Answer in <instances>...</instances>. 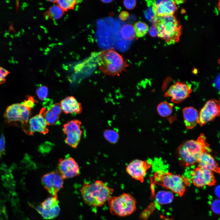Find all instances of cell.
I'll list each match as a JSON object with an SVG mask.
<instances>
[{
  "label": "cell",
  "mask_w": 220,
  "mask_h": 220,
  "mask_svg": "<svg viewBox=\"0 0 220 220\" xmlns=\"http://www.w3.org/2000/svg\"><path fill=\"white\" fill-rule=\"evenodd\" d=\"M114 190L100 180L90 183H84L81 189L84 201L93 207H100L107 202Z\"/></svg>",
  "instance_id": "1"
},
{
  "label": "cell",
  "mask_w": 220,
  "mask_h": 220,
  "mask_svg": "<svg viewBox=\"0 0 220 220\" xmlns=\"http://www.w3.org/2000/svg\"><path fill=\"white\" fill-rule=\"evenodd\" d=\"M97 63L100 71L105 76H119L128 66L123 56L113 49L101 52Z\"/></svg>",
  "instance_id": "2"
},
{
  "label": "cell",
  "mask_w": 220,
  "mask_h": 220,
  "mask_svg": "<svg viewBox=\"0 0 220 220\" xmlns=\"http://www.w3.org/2000/svg\"><path fill=\"white\" fill-rule=\"evenodd\" d=\"M153 21L156 28L158 37L169 44L178 41L182 32V27L174 14L156 16Z\"/></svg>",
  "instance_id": "3"
},
{
  "label": "cell",
  "mask_w": 220,
  "mask_h": 220,
  "mask_svg": "<svg viewBox=\"0 0 220 220\" xmlns=\"http://www.w3.org/2000/svg\"><path fill=\"white\" fill-rule=\"evenodd\" d=\"M209 147L204 134H201L196 140H189L182 144L178 149L181 160L187 166L197 162L200 155L208 152Z\"/></svg>",
  "instance_id": "4"
},
{
  "label": "cell",
  "mask_w": 220,
  "mask_h": 220,
  "mask_svg": "<svg viewBox=\"0 0 220 220\" xmlns=\"http://www.w3.org/2000/svg\"><path fill=\"white\" fill-rule=\"evenodd\" d=\"M154 180L157 184L179 195L183 194L186 186L189 183L188 178L161 170H157L154 173Z\"/></svg>",
  "instance_id": "5"
},
{
  "label": "cell",
  "mask_w": 220,
  "mask_h": 220,
  "mask_svg": "<svg viewBox=\"0 0 220 220\" xmlns=\"http://www.w3.org/2000/svg\"><path fill=\"white\" fill-rule=\"evenodd\" d=\"M107 202L110 212L113 215L127 216L136 209V200L130 193H124L118 196H111Z\"/></svg>",
  "instance_id": "6"
},
{
  "label": "cell",
  "mask_w": 220,
  "mask_h": 220,
  "mask_svg": "<svg viewBox=\"0 0 220 220\" xmlns=\"http://www.w3.org/2000/svg\"><path fill=\"white\" fill-rule=\"evenodd\" d=\"M81 122L77 119L68 121L63 125V132L66 136L65 143L70 146L76 148L79 143L82 131Z\"/></svg>",
  "instance_id": "7"
},
{
  "label": "cell",
  "mask_w": 220,
  "mask_h": 220,
  "mask_svg": "<svg viewBox=\"0 0 220 220\" xmlns=\"http://www.w3.org/2000/svg\"><path fill=\"white\" fill-rule=\"evenodd\" d=\"M192 90L190 85L183 82L177 81L169 87L164 96L171 97L172 102L179 103L189 97Z\"/></svg>",
  "instance_id": "8"
},
{
  "label": "cell",
  "mask_w": 220,
  "mask_h": 220,
  "mask_svg": "<svg viewBox=\"0 0 220 220\" xmlns=\"http://www.w3.org/2000/svg\"><path fill=\"white\" fill-rule=\"evenodd\" d=\"M151 165V163L147 160L135 159L127 165L126 171L132 178L142 183Z\"/></svg>",
  "instance_id": "9"
},
{
  "label": "cell",
  "mask_w": 220,
  "mask_h": 220,
  "mask_svg": "<svg viewBox=\"0 0 220 220\" xmlns=\"http://www.w3.org/2000/svg\"><path fill=\"white\" fill-rule=\"evenodd\" d=\"M220 101L212 99L207 101L199 113L198 123L202 126L213 121L220 115Z\"/></svg>",
  "instance_id": "10"
},
{
  "label": "cell",
  "mask_w": 220,
  "mask_h": 220,
  "mask_svg": "<svg viewBox=\"0 0 220 220\" xmlns=\"http://www.w3.org/2000/svg\"><path fill=\"white\" fill-rule=\"evenodd\" d=\"M37 211L44 219H51L57 216L60 212L57 196H51L36 207Z\"/></svg>",
  "instance_id": "11"
},
{
  "label": "cell",
  "mask_w": 220,
  "mask_h": 220,
  "mask_svg": "<svg viewBox=\"0 0 220 220\" xmlns=\"http://www.w3.org/2000/svg\"><path fill=\"white\" fill-rule=\"evenodd\" d=\"M64 179L57 172H52L44 175L42 183L51 196H57L58 192L63 187Z\"/></svg>",
  "instance_id": "12"
},
{
  "label": "cell",
  "mask_w": 220,
  "mask_h": 220,
  "mask_svg": "<svg viewBox=\"0 0 220 220\" xmlns=\"http://www.w3.org/2000/svg\"><path fill=\"white\" fill-rule=\"evenodd\" d=\"M59 173L64 179L79 176L80 171L79 165L70 156L60 159L58 164Z\"/></svg>",
  "instance_id": "13"
},
{
  "label": "cell",
  "mask_w": 220,
  "mask_h": 220,
  "mask_svg": "<svg viewBox=\"0 0 220 220\" xmlns=\"http://www.w3.org/2000/svg\"><path fill=\"white\" fill-rule=\"evenodd\" d=\"M190 175L191 180L193 184L197 187L212 185L215 182L213 172L199 167L191 171Z\"/></svg>",
  "instance_id": "14"
},
{
  "label": "cell",
  "mask_w": 220,
  "mask_h": 220,
  "mask_svg": "<svg viewBox=\"0 0 220 220\" xmlns=\"http://www.w3.org/2000/svg\"><path fill=\"white\" fill-rule=\"evenodd\" d=\"M148 6L152 5L156 16L162 17L173 15L177 9L176 1L155 0L148 1Z\"/></svg>",
  "instance_id": "15"
},
{
  "label": "cell",
  "mask_w": 220,
  "mask_h": 220,
  "mask_svg": "<svg viewBox=\"0 0 220 220\" xmlns=\"http://www.w3.org/2000/svg\"><path fill=\"white\" fill-rule=\"evenodd\" d=\"M45 110V108H42L39 114L30 119L28 127L29 135L33 134L35 132H38L43 134L48 132V125L43 117Z\"/></svg>",
  "instance_id": "16"
},
{
  "label": "cell",
  "mask_w": 220,
  "mask_h": 220,
  "mask_svg": "<svg viewBox=\"0 0 220 220\" xmlns=\"http://www.w3.org/2000/svg\"><path fill=\"white\" fill-rule=\"evenodd\" d=\"M197 163L198 167L202 169L219 173L220 169L217 163L208 152H202L199 156Z\"/></svg>",
  "instance_id": "17"
},
{
  "label": "cell",
  "mask_w": 220,
  "mask_h": 220,
  "mask_svg": "<svg viewBox=\"0 0 220 220\" xmlns=\"http://www.w3.org/2000/svg\"><path fill=\"white\" fill-rule=\"evenodd\" d=\"M24 107L22 103L14 104L8 106L4 114L5 119L10 123L20 121Z\"/></svg>",
  "instance_id": "18"
},
{
  "label": "cell",
  "mask_w": 220,
  "mask_h": 220,
  "mask_svg": "<svg viewBox=\"0 0 220 220\" xmlns=\"http://www.w3.org/2000/svg\"><path fill=\"white\" fill-rule=\"evenodd\" d=\"M60 105L62 111L66 114H80L82 111L81 103L73 96L68 97L63 99Z\"/></svg>",
  "instance_id": "19"
},
{
  "label": "cell",
  "mask_w": 220,
  "mask_h": 220,
  "mask_svg": "<svg viewBox=\"0 0 220 220\" xmlns=\"http://www.w3.org/2000/svg\"><path fill=\"white\" fill-rule=\"evenodd\" d=\"M184 123L186 127L189 129L194 128L198 123L199 113L192 107L184 108L182 111Z\"/></svg>",
  "instance_id": "20"
},
{
  "label": "cell",
  "mask_w": 220,
  "mask_h": 220,
  "mask_svg": "<svg viewBox=\"0 0 220 220\" xmlns=\"http://www.w3.org/2000/svg\"><path fill=\"white\" fill-rule=\"evenodd\" d=\"M174 198V194L171 191L162 190L157 193L155 199L157 203L160 205H163L171 203Z\"/></svg>",
  "instance_id": "21"
},
{
  "label": "cell",
  "mask_w": 220,
  "mask_h": 220,
  "mask_svg": "<svg viewBox=\"0 0 220 220\" xmlns=\"http://www.w3.org/2000/svg\"><path fill=\"white\" fill-rule=\"evenodd\" d=\"M173 107V105L172 103L167 102H163L158 105L157 110L160 116L166 117L170 116L171 114Z\"/></svg>",
  "instance_id": "22"
},
{
  "label": "cell",
  "mask_w": 220,
  "mask_h": 220,
  "mask_svg": "<svg viewBox=\"0 0 220 220\" xmlns=\"http://www.w3.org/2000/svg\"><path fill=\"white\" fill-rule=\"evenodd\" d=\"M120 33L123 38L127 41L132 40L136 37L134 27L131 24H126L123 26Z\"/></svg>",
  "instance_id": "23"
},
{
  "label": "cell",
  "mask_w": 220,
  "mask_h": 220,
  "mask_svg": "<svg viewBox=\"0 0 220 220\" xmlns=\"http://www.w3.org/2000/svg\"><path fill=\"white\" fill-rule=\"evenodd\" d=\"M135 32L136 36L138 38L144 36L148 30V27L145 23L139 21L134 25V27Z\"/></svg>",
  "instance_id": "24"
},
{
  "label": "cell",
  "mask_w": 220,
  "mask_h": 220,
  "mask_svg": "<svg viewBox=\"0 0 220 220\" xmlns=\"http://www.w3.org/2000/svg\"><path fill=\"white\" fill-rule=\"evenodd\" d=\"M43 117L48 125H53L58 121L59 116L56 115L50 109H46L44 112Z\"/></svg>",
  "instance_id": "25"
},
{
  "label": "cell",
  "mask_w": 220,
  "mask_h": 220,
  "mask_svg": "<svg viewBox=\"0 0 220 220\" xmlns=\"http://www.w3.org/2000/svg\"><path fill=\"white\" fill-rule=\"evenodd\" d=\"M55 2L63 11L73 9L76 3V1L74 0H56Z\"/></svg>",
  "instance_id": "26"
},
{
  "label": "cell",
  "mask_w": 220,
  "mask_h": 220,
  "mask_svg": "<svg viewBox=\"0 0 220 220\" xmlns=\"http://www.w3.org/2000/svg\"><path fill=\"white\" fill-rule=\"evenodd\" d=\"M64 11L57 6H51L48 11V15L49 16L54 19H58L62 16Z\"/></svg>",
  "instance_id": "27"
},
{
  "label": "cell",
  "mask_w": 220,
  "mask_h": 220,
  "mask_svg": "<svg viewBox=\"0 0 220 220\" xmlns=\"http://www.w3.org/2000/svg\"><path fill=\"white\" fill-rule=\"evenodd\" d=\"M118 134L116 131L113 130H107L104 133L105 138L109 142L113 143L117 141L119 137Z\"/></svg>",
  "instance_id": "28"
},
{
  "label": "cell",
  "mask_w": 220,
  "mask_h": 220,
  "mask_svg": "<svg viewBox=\"0 0 220 220\" xmlns=\"http://www.w3.org/2000/svg\"><path fill=\"white\" fill-rule=\"evenodd\" d=\"M48 91V89L46 86L41 85L37 89L36 93L40 100L41 101H44L47 97Z\"/></svg>",
  "instance_id": "29"
},
{
  "label": "cell",
  "mask_w": 220,
  "mask_h": 220,
  "mask_svg": "<svg viewBox=\"0 0 220 220\" xmlns=\"http://www.w3.org/2000/svg\"><path fill=\"white\" fill-rule=\"evenodd\" d=\"M220 201L219 199L216 198L210 203L211 209L213 213L219 215L220 213Z\"/></svg>",
  "instance_id": "30"
},
{
  "label": "cell",
  "mask_w": 220,
  "mask_h": 220,
  "mask_svg": "<svg viewBox=\"0 0 220 220\" xmlns=\"http://www.w3.org/2000/svg\"><path fill=\"white\" fill-rule=\"evenodd\" d=\"M27 99L21 103L26 108L31 109L34 108L37 102L34 98L31 96L28 95Z\"/></svg>",
  "instance_id": "31"
},
{
  "label": "cell",
  "mask_w": 220,
  "mask_h": 220,
  "mask_svg": "<svg viewBox=\"0 0 220 220\" xmlns=\"http://www.w3.org/2000/svg\"><path fill=\"white\" fill-rule=\"evenodd\" d=\"M144 15L146 19L152 21L156 16L153 11L152 7H150L145 11Z\"/></svg>",
  "instance_id": "32"
},
{
  "label": "cell",
  "mask_w": 220,
  "mask_h": 220,
  "mask_svg": "<svg viewBox=\"0 0 220 220\" xmlns=\"http://www.w3.org/2000/svg\"><path fill=\"white\" fill-rule=\"evenodd\" d=\"M49 108L56 115L59 116L62 111L60 104L59 103H56L52 105Z\"/></svg>",
  "instance_id": "33"
},
{
  "label": "cell",
  "mask_w": 220,
  "mask_h": 220,
  "mask_svg": "<svg viewBox=\"0 0 220 220\" xmlns=\"http://www.w3.org/2000/svg\"><path fill=\"white\" fill-rule=\"evenodd\" d=\"M123 4L127 9L131 10L133 9L136 4V1L135 0H127L123 1Z\"/></svg>",
  "instance_id": "34"
},
{
  "label": "cell",
  "mask_w": 220,
  "mask_h": 220,
  "mask_svg": "<svg viewBox=\"0 0 220 220\" xmlns=\"http://www.w3.org/2000/svg\"><path fill=\"white\" fill-rule=\"evenodd\" d=\"M9 73V72L0 67V82L1 84L5 82L6 80L5 78Z\"/></svg>",
  "instance_id": "35"
},
{
  "label": "cell",
  "mask_w": 220,
  "mask_h": 220,
  "mask_svg": "<svg viewBox=\"0 0 220 220\" xmlns=\"http://www.w3.org/2000/svg\"><path fill=\"white\" fill-rule=\"evenodd\" d=\"M5 138L4 135L1 134L0 137V151L2 154L5 151Z\"/></svg>",
  "instance_id": "36"
},
{
  "label": "cell",
  "mask_w": 220,
  "mask_h": 220,
  "mask_svg": "<svg viewBox=\"0 0 220 220\" xmlns=\"http://www.w3.org/2000/svg\"><path fill=\"white\" fill-rule=\"evenodd\" d=\"M129 13L127 11H123L121 12L119 15L120 20L124 21L127 19L129 17Z\"/></svg>",
  "instance_id": "37"
},
{
  "label": "cell",
  "mask_w": 220,
  "mask_h": 220,
  "mask_svg": "<svg viewBox=\"0 0 220 220\" xmlns=\"http://www.w3.org/2000/svg\"><path fill=\"white\" fill-rule=\"evenodd\" d=\"M149 33L152 37H155L157 35V31L156 27L154 24L149 29Z\"/></svg>",
  "instance_id": "38"
},
{
  "label": "cell",
  "mask_w": 220,
  "mask_h": 220,
  "mask_svg": "<svg viewBox=\"0 0 220 220\" xmlns=\"http://www.w3.org/2000/svg\"><path fill=\"white\" fill-rule=\"evenodd\" d=\"M220 185H217L215 188L214 189V193L215 196L217 198L219 199L220 196Z\"/></svg>",
  "instance_id": "39"
},
{
  "label": "cell",
  "mask_w": 220,
  "mask_h": 220,
  "mask_svg": "<svg viewBox=\"0 0 220 220\" xmlns=\"http://www.w3.org/2000/svg\"><path fill=\"white\" fill-rule=\"evenodd\" d=\"M219 76L218 77V76L217 78L215 79V86L216 88H218L219 89Z\"/></svg>",
  "instance_id": "40"
},
{
  "label": "cell",
  "mask_w": 220,
  "mask_h": 220,
  "mask_svg": "<svg viewBox=\"0 0 220 220\" xmlns=\"http://www.w3.org/2000/svg\"><path fill=\"white\" fill-rule=\"evenodd\" d=\"M101 1L102 2H103L105 3H110V2H112V0H101Z\"/></svg>",
  "instance_id": "41"
},
{
  "label": "cell",
  "mask_w": 220,
  "mask_h": 220,
  "mask_svg": "<svg viewBox=\"0 0 220 220\" xmlns=\"http://www.w3.org/2000/svg\"><path fill=\"white\" fill-rule=\"evenodd\" d=\"M2 154L1 153V152H0V157L1 156V155H2Z\"/></svg>",
  "instance_id": "42"
},
{
  "label": "cell",
  "mask_w": 220,
  "mask_h": 220,
  "mask_svg": "<svg viewBox=\"0 0 220 220\" xmlns=\"http://www.w3.org/2000/svg\"><path fill=\"white\" fill-rule=\"evenodd\" d=\"M1 84V82H0V84Z\"/></svg>",
  "instance_id": "43"
}]
</instances>
